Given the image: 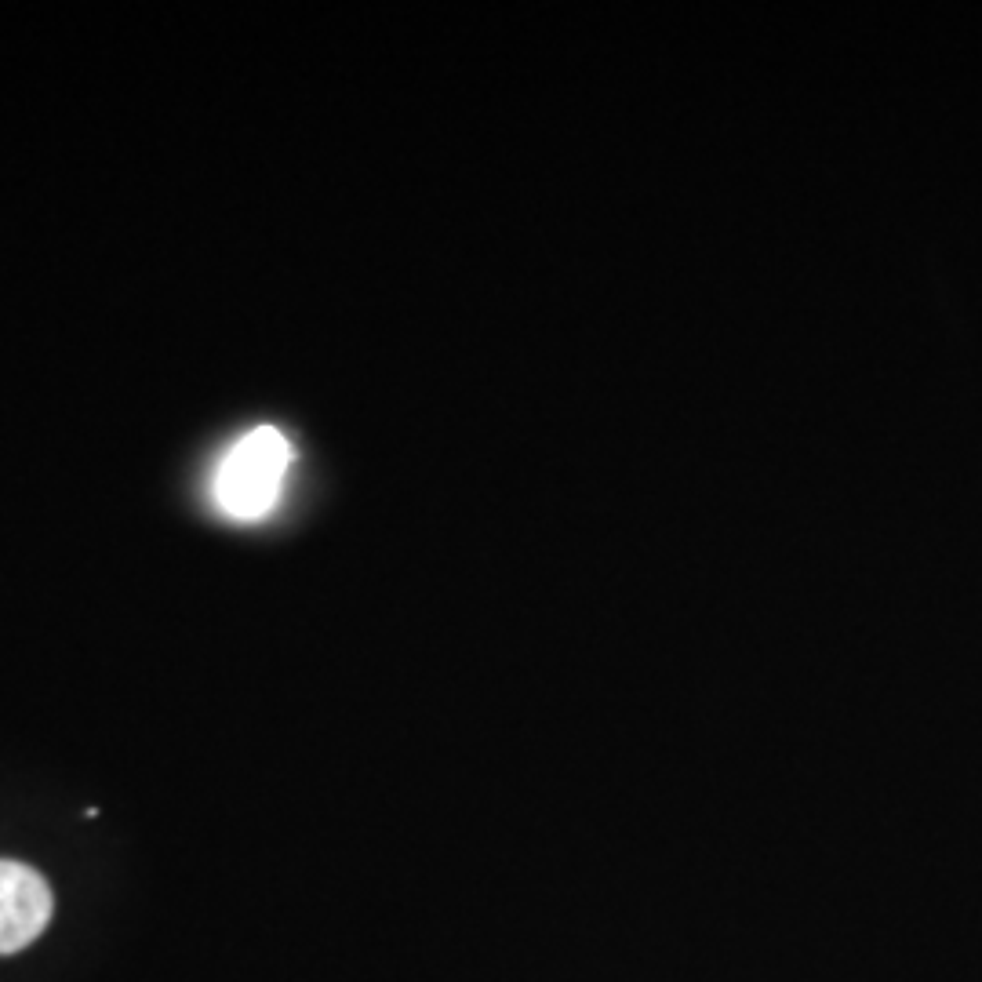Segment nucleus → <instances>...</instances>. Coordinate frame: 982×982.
<instances>
[{"label": "nucleus", "instance_id": "f257e3e1", "mask_svg": "<svg viewBox=\"0 0 982 982\" xmlns=\"http://www.w3.org/2000/svg\"><path fill=\"white\" fill-rule=\"evenodd\" d=\"M291 441L277 426H255L226 451L215 473V499L230 517L255 521L277 506L291 466Z\"/></svg>", "mask_w": 982, "mask_h": 982}, {"label": "nucleus", "instance_id": "f03ea898", "mask_svg": "<svg viewBox=\"0 0 982 982\" xmlns=\"http://www.w3.org/2000/svg\"><path fill=\"white\" fill-rule=\"evenodd\" d=\"M51 888L22 862L0 859V953L30 946L51 921Z\"/></svg>", "mask_w": 982, "mask_h": 982}]
</instances>
